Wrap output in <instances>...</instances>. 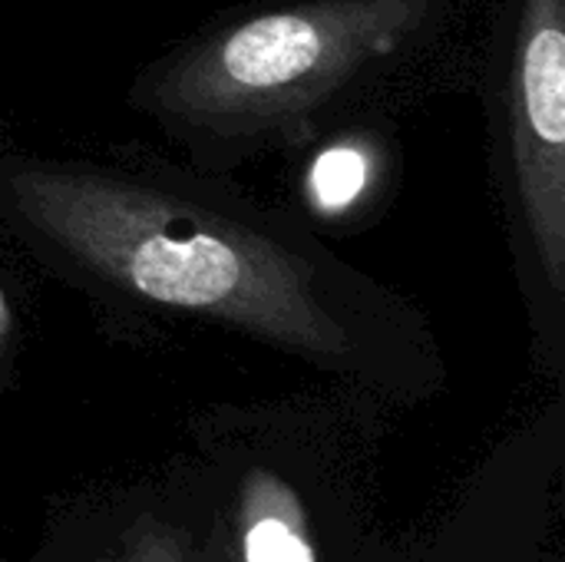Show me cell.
<instances>
[{"mask_svg":"<svg viewBox=\"0 0 565 562\" xmlns=\"http://www.w3.org/2000/svg\"><path fill=\"white\" fill-rule=\"evenodd\" d=\"M195 562H318L298 494L271 474H252L205 547H195Z\"/></svg>","mask_w":565,"mask_h":562,"instance_id":"obj_4","label":"cell"},{"mask_svg":"<svg viewBox=\"0 0 565 562\" xmlns=\"http://www.w3.org/2000/svg\"><path fill=\"white\" fill-rule=\"evenodd\" d=\"M381 179V152L367 136H338L305 169L301 192L315 215L348 219L361 209Z\"/></svg>","mask_w":565,"mask_h":562,"instance_id":"obj_5","label":"cell"},{"mask_svg":"<svg viewBox=\"0 0 565 562\" xmlns=\"http://www.w3.org/2000/svg\"><path fill=\"white\" fill-rule=\"evenodd\" d=\"M13 341H17V311H13L7 288L0 285V368H7V361H10Z\"/></svg>","mask_w":565,"mask_h":562,"instance_id":"obj_7","label":"cell"},{"mask_svg":"<svg viewBox=\"0 0 565 562\" xmlns=\"http://www.w3.org/2000/svg\"><path fill=\"white\" fill-rule=\"evenodd\" d=\"M109 562H195V547L175 527L142 520L122 537Z\"/></svg>","mask_w":565,"mask_h":562,"instance_id":"obj_6","label":"cell"},{"mask_svg":"<svg viewBox=\"0 0 565 562\" xmlns=\"http://www.w3.org/2000/svg\"><path fill=\"white\" fill-rule=\"evenodd\" d=\"M444 0H291L252 10L136 79V106L205 162L298 136L407 56Z\"/></svg>","mask_w":565,"mask_h":562,"instance_id":"obj_2","label":"cell"},{"mask_svg":"<svg viewBox=\"0 0 565 562\" xmlns=\"http://www.w3.org/2000/svg\"><path fill=\"white\" fill-rule=\"evenodd\" d=\"M0 222L66 282L358 368L407 305L301 222L162 166L0 156Z\"/></svg>","mask_w":565,"mask_h":562,"instance_id":"obj_1","label":"cell"},{"mask_svg":"<svg viewBox=\"0 0 565 562\" xmlns=\"http://www.w3.org/2000/svg\"><path fill=\"white\" fill-rule=\"evenodd\" d=\"M510 205L530 288L565 295V0H516L503 70Z\"/></svg>","mask_w":565,"mask_h":562,"instance_id":"obj_3","label":"cell"}]
</instances>
